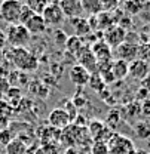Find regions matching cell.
Wrapping results in <instances>:
<instances>
[{
  "label": "cell",
  "mask_w": 150,
  "mask_h": 154,
  "mask_svg": "<svg viewBox=\"0 0 150 154\" xmlns=\"http://www.w3.org/2000/svg\"><path fill=\"white\" fill-rule=\"evenodd\" d=\"M11 61L8 59V57H6V54H3L2 55V61H0V76L2 77H6L8 74H9V71H12L11 70Z\"/></svg>",
  "instance_id": "28"
},
{
  "label": "cell",
  "mask_w": 150,
  "mask_h": 154,
  "mask_svg": "<svg viewBox=\"0 0 150 154\" xmlns=\"http://www.w3.org/2000/svg\"><path fill=\"white\" fill-rule=\"evenodd\" d=\"M120 122V114H119V111H116V110H112L109 114H107V119H106V126H109L110 129H116V126H117V123Z\"/></svg>",
  "instance_id": "26"
},
{
  "label": "cell",
  "mask_w": 150,
  "mask_h": 154,
  "mask_svg": "<svg viewBox=\"0 0 150 154\" xmlns=\"http://www.w3.org/2000/svg\"><path fill=\"white\" fill-rule=\"evenodd\" d=\"M18 2H22V3H24V0H18Z\"/></svg>",
  "instance_id": "36"
},
{
  "label": "cell",
  "mask_w": 150,
  "mask_h": 154,
  "mask_svg": "<svg viewBox=\"0 0 150 154\" xmlns=\"http://www.w3.org/2000/svg\"><path fill=\"white\" fill-rule=\"evenodd\" d=\"M110 71H112L114 80H123L129 74V64L122 61V59H114L112 62Z\"/></svg>",
  "instance_id": "15"
},
{
  "label": "cell",
  "mask_w": 150,
  "mask_h": 154,
  "mask_svg": "<svg viewBox=\"0 0 150 154\" xmlns=\"http://www.w3.org/2000/svg\"><path fill=\"white\" fill-rule=\"evenodd\" d=\"M15 113V108L6 101V99H0V126L6 128Z\"/></svg>",
  "instance_id": "16"
},
{
  "label": "cell",
  "mask_w": 150,
  "mask_h": 154,
  "mask_svg": "<svg viewBox=\"0 0 150 154\" xmlns=\"http://www.w3.org/2000/svg\"><path fill=\"white\" fill-rule=\"evenodd\" d=\"M8 59L11 61L12 67H15L21 73H33L39 67V59L33 55L27 48H11L5 52Z\"/></svg>",
  "instance_id": "1"
},
{
  "label": "cell",
  "mask_w": 150,
  "mask_h": 154,
  "mask_svg": "<svg viewBox=\"0 0 150 154\" xmlns=\"http://www.w3.org/2000/svg\"><path fill=\"white\" fill-rule=\"evenodd\" d=\"M91 154H110L107 142L103 141H94L91 145Z\"/></svg>",
  "instance_id": "25"
},
{
  "label": "cell",
  "mask_w": 150,
  "mask_h": 154,
  "mask_svg": "<svg viewBox=\"0 0 150 154\" xmlns=\"http://www.w3.org/2000/svg\"><path fill=\"white\" fill-rule=\"evenodd\" d=\"M107 145H109L110 154H135L134 142L125 135L114 132L112 138L107 141Z\"/></svg>",
  "instance_id": "4"
},
{
  "label": "cell",
  "mask_w": 150,
  "mask_h": 154,
  "mask_svg": "<svg viewBox=\"0 0 150 154\" xmlns=\"http://www.w3.org/2000/svg\"><path fill=\"white\" fill-rule=\"evenodd\" d=\"M5 33H6L8 45L11 48H25L31 40V34L27 31V28L22 24L8 25Z\"/></svg>",
  "instance_id": "2"
},
{
  "label": "cell",
  "mask_w": 150,
  "mask_h": 154,
  "mask_svg": "<svg viewBox=\"0 0 150 154\" xmlns=\"http://www.w3.org/2000/svg\"><path fill=\"white\" fill-rule=\"evenodd\" d=\"M65 48H67V51L69 52H72L76 58L77 55L82 52V49L85 48V43H83V38L77 37V36H72V37L67 38V42H65Z\"/></svg>",
  "instance_id": "18"
},
{
  "label": "cell",
  "mask_w": 150,
  "mask_h": 154,
  "mask_svg": "<svg viewBox=\"0 0 150 154\" xmlns=\"http://www.w3.org/2000/svg\"><path fill=\"white\" fill-rule=\"evenodd\" d=\"M42 17H43L48 27H59L65 21V15L61 11L58 3H49L45 8V11L42 12Z\"/></svg>",
  "instance_id": "5"
},
{
  "label": "cell",
  "mask_w": 150,
  "mask_h": 154,
  "mask_svg": "<svg viewBox=\"0 0 150 154\" xmlns=\"http://www.w3.org/2000/svg\"><path fill=\"white\" fill-rule=\"evenodd\" d=\"M119 8V0H103V12L113 14Z\"/></svg>",
  "instance_id": "29"
},
{
  "label": "cell",
  "mask_w": 150,
  "mask_h": 154,
  "mask_svg": "<svg viewBox=\"0 0 150 154\" xmlns=\"http://www.w3.org/2000/svg\"><path fill=\"white\" fill-rule=\"evenodd\" d=\"M48 122H49V126H51V128H55L58 131L69 128L70 123H72V120H70V117L67 114V111H65L64 108H61V107H59V108H54V110L49 113Z\"/></svg>",
  "instance_id": "8"
},
{
  "label": "cell",
  "mask_w": 150,
  "mask_h": 154,
  "mask_svg": "<svg viewBox=\"0 0 150 154\" xmlns=\"http://www.w3.org/2000/svg\"><path fill=\"white\" fill-rule=\"evenodd\" d=\"M15 139V136L12 135V131L9 129V128H3L2 131H0V145H3V147H6L9 142H12Z\"/></svg>",
  "instance_id": "27"
},
{
  "label": "cell",
  "mask_w": 150,
  "mask_h": 154,
  "mask_svg": "<svg viewBox=\"0 0 150 154\" xmlns=\"http://www.w3.org/2000/svg\"><path fill=\"white\" fill-rule=\"evenodd\" d=\"M6 45H8V40H6V33H5L3 30H0V52H3V51H5Z\"/></svg>",
  "instance_id": "33"
},
{
  "label": "cell",
  "mask_w": 150,
  "mask_h": 154,
  "mask_svg": "<svg viewBox=\"0 0 150 154\" xmlns=\"http://www.w3.org/2000/svg\"><path fill=\"white\" fill-rule=\"evenodd\" d=\"M59 8L64 12L65 18H80L83 15V8L80 0H59Z\"/></svg>",
  "instance_id": "11"
},
{
  "label": "cell",
  "mask_w": 150,
  "mask_h": 154,
  "mask_svg": "<svg viewBox=\"0 0 150 154\" xmlns=\"http://www.w3.org/2000/svg\"><path fill=\"white\" fill-rule=\"evenodd\" d=\"M77 64L85 67L91 74H92V71H98V62L95 59V55L92 54L91 48H88V46H85L82 49V52L77 55Z\"/></svg>",
  "instance_id": "12"
},
{
  "label": "cell",
  "mask_w": 150,
  "mask_h": 154,
  "mask_svg": "<svg viewBox=\"0 0 150 154\" xmlns=\"http://www.w3.org/2000/svg\"><path fill=\"white\" fill-rule=\"evenodd\" d=\"M134 132L140 139H149L150 138V122L147 120H140L134 126Z\"/></svg>",
  "instance_id": "22"
},
{
  "label": "cell",
  "mask_w": 150,
  "mask_h": 154,
  "mask_svg": "<svg viewBox=\"0 0 150 154\" xmlns=\"http://www.w3.org/2000/svg\"><path fill=\"white\" fill-rule=\"evenodd\" d=\"M2 129H3V128H2V126H0V131H2Z\"/></svg>",
  "instance_id": "37"
},
{
  "label": "cell",
  "mask_w": 150,
  "mask_h": 154,
  "mask_svg": "<svg viewBox=\"0 0 150 154\" xmlns=\"http://www.w3.org/2000/svg\"><path fill=\"white\" fill-rule=\"evenodd\" d=\"M135 154H149V153H146V151H135Z\"/></svg>",
  "instance_id": "35"
},
{
  "label": "cell",
  "mask_w": 150,
  "mask_h": 154,
  "mask_svg": "<svg viewBox=\"0 0 150 154\" xmlns=\"http://www.w3.org/2000/svg\"><path fill=\"white\" fill-rule=\"evenodd\" d=\"M22 99H24V96H22V91L17 88V86H12L9 91H8V94H6V101L17 110V107H18L19 104L22 102Z\"/></svg>",
  "instance_id": "20"
},
{
  "label": "cell",
  "mask_w": 150,
  "mask_h": 154,
  "mask_svg": "<svg viewBox=\"0 0 150 154\" xmlns=\"http://www.w3.org/2000/svg\"><path fill=\"white\" fill-rule=\"evenodd\" d=\"M69 77H70V82H72L73 85L82 88V86L89 85L91 73H89L85 67H82V65L76 64V65H73V67L70 68V71H69Z\"/></svg>",
  "instance_id": "10"
},
{
  "label": "cell",
  "mask_w": 150,
  "mask_h": 154,
  "mask_svg": "<svg viewBox=\"0 0 150 154\" xmlns=\"http://www.w3.org/2000/svg\"><path fill=\"white\" fill-rule=\"evenodd\" d=\"M72 21L76 22V24H73V25H75L76 36H77V37L83 38L88 33H91V27H89V22H88L86 19H83L82 17H80V18H73Z\"/></svg>",
  "instance_id": "21"
},
{
  "label": "cell",
  "mask_w": 150,
  "mask_h": 154,
  "mask_svg": "<svg viewBox=\"0 0 150 154\" xmlns=\"http://www.w3.org/2000/svg\"><path fill=\"white\" fill-rule=\"evenodd\" d=\"M9 89H11V83H9L8 77L0 76V99H2V96H6Z\"/></svg>",
  "instance_id": "32"
},
{
  "label": "cell",
  "mask_w": 150,
  "mask_h": 154,
  "mask_svg": "<svg viewBox=\"0 0 150 154\" xmlns=\"http://www.w3.org/2000/svg\"><path fill=\"white\" fill-rule=\"evenodd\" d=\"M24 5L28 6L34 14H40L45 11V8L49 5V0H24Z\"/></svg>",
  "instance_id": "23"
},
{
  "label": "cell",
  "mask_w": 150,
  "mask_h": 154,
  "mask_svg": "<svg viewBox=\"0 0 150 154\" xmlns=\"http://www.w3.org/2000/svg\"><path fill=\"white\" fill-rule=\"evenodd\" d=\"M33 15H34V12H33L28 6H25V5H24V6H22V11H21V15H19V24H22V25H24V24L31 18Z\"/></svg>",
  "instance_id": "31"
},
{
  "label": "cell",
  "mask_w": 150,
  "mask_h": 154,
  "mask_svg": "<svg viewBox=\"0 0 150 154\" xmlns=\"http://www.w3.org/2000/svg\"><path fill=\"white\" fill-rule=\"evenodd\" d=\"M24 27L27 28V31L31 36H40V34H43L48 30V25H46L45 19H43V17L40 14H34L31 18L24 24Z\"/></svg>",
  "instance_id": "13"
},
{
  "label": "cell",
  "mask_w": 150,
  "mask_h": 154,
  "mask_svg": "<svg viewBox=\"0 0 150 154\" xmlns=\"http://www.w3.org/2000/svg\"><path fill=\"white\" fill-rule=\"evenodd\" d=\"M138 46L140 45H132L128 42H123L116 49H113V55L116 57V59H122L129 64L132 61L138 59Z\"/></svg>",
  "instance_id": "7"
},
{
  "label": "cell",
  "mask_w": 150,
  "mask_h": 154,
  "mask_svg": "<svg viewBox=\"0 0 150 154\" xmlns=\"http://www.w3.org/2000/svg\"><path fill=\"white\" fill-rule=\"evenodd\" d=\"M83 12L92 15H98L103 12V0H80Z\"/></svg>",
  "instance_id": "17"
},
{
  "label": "cell",
  "mask_w": 150,
  "mask_h": 154,
  "mask_svg": "<svg viewBox=\"0 0 150 154\" xmlns=\"http://www.w3.org/2000/svg\"><path fill=\"white\" fill-rule=\"evenodd\" d=\"M141 111L146 116H150V101H144L141 105Z\"/></svg>",
  "instance_id": "34"
},
{
  "label": "cell",
  "mask_w": 150,
  "mask_h": 154,
  "mask_svg": "<svg viewBox=\"0 0 150 154\" xmlns=\"http://www.w3.org/2000/svg\"><path fill=\"white\" fill-rule=\"evenodd\" d=\"M6 154H25L27 153V145L21 138H15L12 142H9L5 147Z\"/></svg>",
  "instance_id": "19"
},
{
  "label": "cell",
  "mask_w": 150,
  "mask_h": 154,
  "mask_svg": "<svg viewBox=\"0 0 150 154\" xmlns=\"http://www.w3.org/2000/svg\"><path fill=\"white\" fill-rule=\"evenodd\" d=\"M77 108H79V107H76V104L73 101H67V102H65V108H64V110L67 111V114H69L72 122H75L76 117H77Z\"/></svg>",
  "instance_id": "30"
},
{
  "label": "cell",
  "mask_w": 150,
  "mask_h": 154,
  "mask_svg": "<svg viewBox=\"0 0 150 154\" xmlns=\"http://www.w3.org/2000/svg\"><path fill=\"white\" fill-rule=\"evenodd\" d=\"M149 71L150 65L146 64L144 61H141V59H135V61L129 62V74L128 76H131L135 80H144L149 76Z\"/></svg>",
  "instance_id": "14"
},
{
  "label": "cell",
  "mask_w": 150,
  "mask_h": 154,
  "mask_svg": "<svg viewBox=\"0 0 150 154\" xmlns=\"http://www.w3.org/2000/svg\"><path fill=\"white\" fill-rule=\"evenodd\" d=\"M24 3L18 0H2L0 3V19L9 25L19 24V15Z\"/></svg>",
  "instance_id": "3"
},
{
  "label": "cell",
  "mask_w": 150,
  "mask_h": 154,
  "mask_svg": "<svg viewBox=\"0 0 150 154\" xmlns=\"http://www.w3.org/2000/svg\"><path fill=\"white\" fill-rule=\"evenodd\" d=\"M91 51L92 54L95 55V59L98 64H104V62H112V58H113V49L101 38L98 42L92 43L91 46Z\"/></svg>",
  "instance_id": "9"
},
{
  "label": "cell",
  "mask_w": 150,
  "mask_h": 154,
  "mask_svg": "<svg viewBox=\"0 0 150 154\" xmlns=\"http://www.w3.org/2000/svg\"><path fill=\"white\" fill-rule=\"evenodd\" d=\"M126 38V30L122 28L119 24H114L110 28H107L104 31V36H103V40L112 48V49H116L119 45H122Z\"/></svg>",
  "instance_id": "6"
},
{
  "label": "cell",
  "mask_w": 150,
  "mask_h": 154,
  "mask_svg": "<svg viewBox=\"0 0 150 154\" xmlns=\"http://www.w3.org/2000/svg\"><path fill=\"white\" fill-rule=\"evenodd\" d=\"M138 59L150 65V42H144L138 46Z\"/></svg>",
  "instance_id": "24"
}]
</instances>
